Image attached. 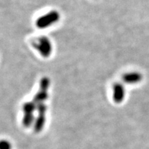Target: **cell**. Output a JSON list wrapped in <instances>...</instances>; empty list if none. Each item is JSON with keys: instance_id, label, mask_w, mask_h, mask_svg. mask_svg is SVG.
<instances>
[{"instance_id": "3", "label": "cell", "mask_w": 149, "mask_h": 149, "mask_svg": "<svg viewBox=\"0 0 149 149\" xmlns=\"http://www.w3.org/2000/svg\"><path fill=\"white\" fill-rule=\"evenodd\" d=\"M12 146L8 140L2 139L0 141V149H11Z\"/></svg>"}, {"instance_id": "1", "label": "cell", "mask_w": 149, "mask_h": 149, "mask_svg": "<svg viewBox=\"0 0 149 149\" xmlns=\"http://www.w3.org/2000/svg\"><path fill=\"white\" fill-rule=\"evenodd\" d=\"M44 124H45V119H44V116H40L37 119L36 122H35L34 129L36 132H40V130H42L43 127H44Z\"/></svg>"}, {"instance_id": "2", "label": "cell", "mask_w": 149, "mask_h": 149, "mask_svg": "<svg viewBox=\"0 0 149 149\" xmlns=\"http://www.w3.org/2000/svg\"><path fill=\"white\" fill-rule=\"evenodd\" d=\"M33 120H34V118H33V115H31L30 113H28V114L24 117L23 120L24 125L29 127V126H31V124H32Z\"/></svg>"}]
</instances>
